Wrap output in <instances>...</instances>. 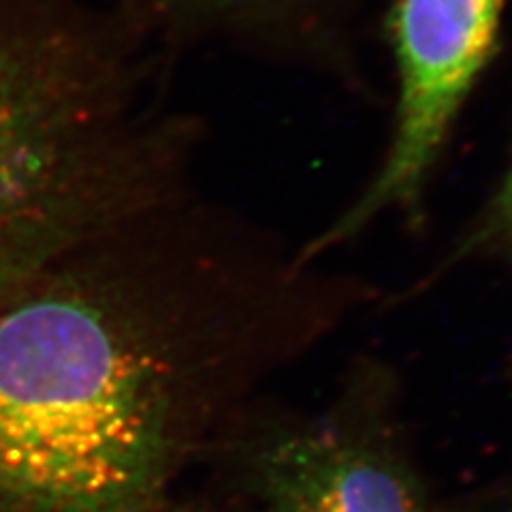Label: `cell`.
<instances>
[{
	"mask_svg": "<svg viewBox=\"0 0 512 512\" xmlns=\"http://www.w3.org/2000/svg\"><path fill=\"white\" fill-rule=\"evenodd\" d=\"M384 288L192 195L0 288V512H156Z\"/></svg>",
	"mask_w": 512,
	"mask_h": 512,
	"instance_id": "obj_1",
	"label": "cell"
},
{
	"mask_svg": "<svg viewBox=\"0 0 512 512\" xmlns=\"http://www.w3.org/2000/svg\"><path fill=\"white\" fill-rule=\"evenodd\" d=\"M205 122L143 101L109 32L0 0V288L197 192Z\"/></svg>",
	"mask_w": 512,
	"mask_h": 512,
	"instance_id": "obj_2",
	"label": "cell"
},
{
	"mask_svg": "<svg viewBox=\"0 0 512 512\" xmlns=\"http://www.w3.org/2000/svg\"><path fill=\"white\" fill-rule=\"evenodd\" d=\"M203 461L239 512H436L414 457L397 365L363 352L333 393L299 408L271 393L224 429Z\"/></svg>",
	"mask_w": 512,
	"mask_h": 512,
	"instance_id": "obj_3",
	"label": "cell"
},
{
	"mask_svg": "<svg viewBox=\"0 0 512 512\" xmlns=\"http://www.w3.org/2000/svg\"><path fill=\"white\" fill-rule=\"evenodd\" d=\"M506 0H393L389 35L397 94L387 146L342 210L299 242L306 261H327L384 218L421 227L463 109L498 52Z\"/></svg>",
	"mask_w": 512,
	"mask_h": 512,
	"instance_id": "obj_4",
	"label": "cell"
},
{
	"mask_svg": "<svg viewBox=\"0 0 512 512\" xmlns=\"http://www.w3.org/2000/svg\"><path fill=\"white\" fill-rule=\"evenodd\" d=\"M472 269H512V135L506 165L483 203L427 267L393 293L384 291L380 308H404Z\"/></svg>",
	"mask_w": 512,
	"mask_h": 512,
	"instance_id": "obj_5",
	"label": "cell"
},
{
	"mask_svg": "<svg viewBox=\"0 0 512 512\" xmlns=\"http://www.w3.org/2000/svg\"><path fill=\"white\" fill-rule=\"evenodd\" d=\"M180 3L192 18L203 24L246 32L256 39L288 43L274 0H180Z\"/></svg>",
	"mask_w": 512,
	"mask_h": 512,
	"instance_id": "obj_6",
	"label": "cell"
},
{
	"mask_svg": "<svg viewBox=\"0 0 512 512\" xmlns=\"http://www.w3.org/2000/svg\"><path fill=\"white\" fill-rule=\"evenodd\" d=\"M436 512H512V472L472 493L438 502Z\"/></svg>",
	"mask_w": 512,
	"mask_h": 512,
	"instance_id": "obj_7",
	"label": "cell"
},
{
	"mask_svg": "<svg viewBox=\"0 0 512 512\" xmlns=\"http://www.w3.org/2000/svg\"><path fill=\"white\" fill-rule=\"evenodd\" d=\"M156 512H239L229 502L222 504H171V500L160 506Z\"/></svg>",
	"mask_w": 512,
	"mask_h": 512,
	"instance_id": "obj_8",
	"label": "cell"
},
{
	"mask_svg": "<svg viewBox=\"0 0 512 512\" xmlns=\"http://www.w3.org/2000/svg\"><path fill=\"white\" fill-rule=\"evenodd\" d=\"M502 376H504V380L510 384L512 387V357L510 359H506V363H504V370H502Z\"/></svg>",
	"mask_w": 512,
	"mask_h": 512,
	"instance_id": "obj_9",
	"label": "cell"
}]
</instances>
